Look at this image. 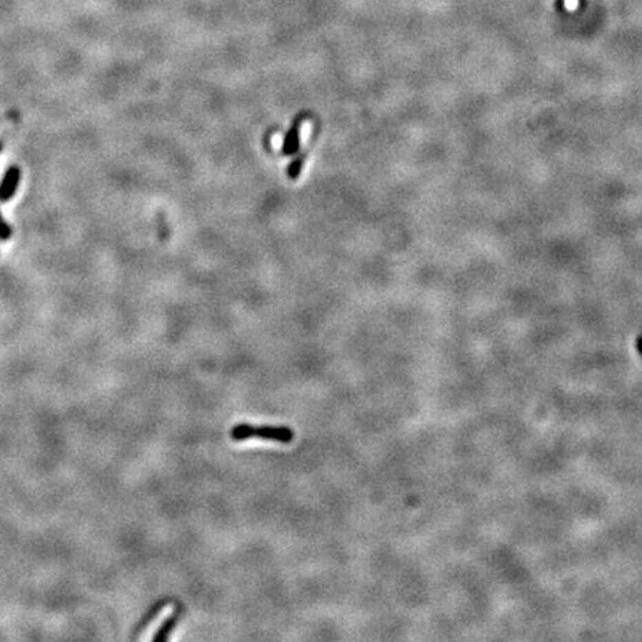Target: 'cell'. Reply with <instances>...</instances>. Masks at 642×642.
I'll use <instances>...</instances> for the list:
<instances>
[{"label": "cell", "instance_id": "obj_1", "mask_svg": "<svg viewBox=\"0 0 642 642\" xmlns=\"http://www.w3.org/2000/svg\"><path fill=\"white\" fill-rule=\"evenodd\" d=\"M293 431L284 426H251V424H238L231 430V437L237 442L259 437L280 443H290L293 440Z\"/></svg>", "mask_w": 642, "mask_h": 642}, {"label": "cell", "instance_id": "obj_2", "mask_svg": "<svg viewBox=\"0 0 642 642\" xmlns=\"http://www.w3.org/2000/svg\"><path fill=\"white\" fill-rule=\"evenodd\" d=\"M21 180V169L18 165H12L6 169V173L0 182V203H8L17 194L18 185Z\"/></svg>", "mask_w": 642, "mask_h": 642}, {"label": "cell", "instance_id": "obj_3", "mask_svg": "<svg viewBox=\"0 0 642 642\" xmlns=\"http://www.w3.org/2000/svg\"><path fill=\"white\" fill-rule=\"evenodd\" d=\"M300 131H302V119L296 118L295 122H293V125H291L290 130L287 131L284 140H282V147H281L282 155L290 156V155H295L296 152H299V149H300Z\"/></svg>", "mask_w": 642, "mask_h": 642}, {"label": "cell", "instance_id": "obj_4", "mask_svg": "<svg viewBox=\"0 0 642 642\" xmlns=\"http://www.w3.org/2000/svg\"><path fill=\"white\" fill-rule=\"evenodd\" d=\"M178 620H180V612L177 611L176 614H173L172 617L167 619V620L164 621V625L160 626L159 630L154 635V641H156V642H159V641H165V639L169 636V634H172V632L174 630V628H176V625L178 623Z\"/></svg>", "mask_w": 642, "mask_h": 642}, {"label": "cell", "instance_id": "obj_5", "mask_svg": "<svg viewBox=\"0 0 642 642\" xmlns=\"http://www.w3.org/2000/svg\"><path fill=\"white\" fill-rule=\"evenodd\" d=\"M11 237H12V228L3 219L2 213H0V241H8V240H11Z\"/></svg>", "mask_w": 642, "mask_h": 642}, {"label": "cell", "instance_id": "obj_6", "mask_svg": "<svg viewBox=\"0 0 642 642\" xmlns=\"http://www.w3.org/2000/svg\"><path fill=\"white\" fill-rule=\"evenodd\" d=\"M636 349H638V353H639L641 357H642V336H638V338H636Z\"/></svg>", "mask_w": 642, "mask_h": 642}, {"label": "cell", "instance_id": "obj_7", "mask_svg": "<svg viewBox=\"0 0 642 642\" xmlns=\"http://www.w3.org/2000/svg\"><path fill=\"white\" fill-rule=\"evenodd\" d=\"M558 8L563 9V0H558Z\"/></svg>", "mask_w": 642, "mask_h": 642}, {"label": "cell", "instance_id": "obj_8", "mask_svg": "<svg viewBox=\"0 0 642 642\" xmlns=\"http://www.w3.org/2000/svg\"><path fill=\"white\" fill-rule=\"evenodd\" d=\"M2 150H3V143H2V141H0V154H2Z\"/></svg>", "mask_w": 642, "mask_h": 642}]
</instances>
